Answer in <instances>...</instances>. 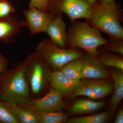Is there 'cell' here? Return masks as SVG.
<instances>
[{"label":"cell","instance_id":"19","mask_svg":"<svg viewBox=\"0 0 123 123\" xmlns=\"http://www.w3.org/2000/svg\"><path fill=\"white\" fill-rule=\"evenodd\" d=\"M61 70L66 76L72 79L80 80L82 78V64L80 59L69 62L64 65Z\"/></svg>","mask_w":123,"mask_h":123},{"label":"cell","instance_id":"12","mask_svg":"<svg viewBox=\"0 0 123 123\" xmlns=\"http://www.w3.org/2000/svg\"><path fill=\"white\" fill-rule=\"evenodd\" d=\"M66 26L62 18V14L55 15L45 31L51 41L61 48L66 49Z\"/></svg>","mask_w":123,"mask_h":123},{"label":"cell","instance_id":"21","mask_svg":"<svg viewBox=\"0 0 123 123\" xmlns=\"http://www.w3.org/2000/svg\"><path fill=\"white\" fill-rule=\"evenodd\" d=\"M0 123H19L6 102L0 99Z\"/></svg>","mask_w":123,"mask_h":123},{"label":"cell","instance_id":"1","mask_svg":"<svg viewBox=\"0 0 123 123\" xmlns=\"http://www.w3.org/2000/svg\"><path fill=\"white\" fill-rule=\"evenodd\" d=\"M92 7L91 17L86 21L109 37L123 40V29L120 23L123 22V10L120 4L115 1L104 4L97 0Z\"/></svg>","mask_w":123,"mask_h":123},{"label":"cell","instance_id":"23","mask_svg":"<svg viewBox=\"0 0 123 123\" xmlns=\"http://www.w3.org/2000/svg\"><path fill=\"white\" fill-rule=\"evenodd\" d=\"M15 12L12 3L7 0H0V18H3Z\"/></svg>","mask_w":123,"mask_h":123},{"label":"cell","instance_id":"28","mask_svg":"<svg viewBox=\"0 0 123 123\" xmlns=\"http://www.w3.org/2000/svg\"><path fill=\"white\" fill-rule=\"evenodd\" d=\"M89 4L92 6L97 1V0H85Z\"/></svg>","mask_w":123,"mask_h":123},{"label":"cell","instance_id":"27","mask_svg":"<svg viewBox=\"0 0 123 123\" xmlns=\"http://www.w3.org/2000/svg\"><path fill=\"white\" fill-rule=\"evenodd\" d=\"M99 2L104 4H109L115 2V0H97Z\"/></svg>","mask_w":123,"mask_h":123},{"label":"cell","instance_id":"14","mask_svg":"<svg viewBox=\"0 0 123 123\" xmlns=\"http://www.w3.org/2000/svg\"><path fill=\"white\" fill-rule=\"evenodd\" d=\"M111 76L114 83V94L110 102L111 111L113 114L123 98V70H113Z\"/></svg>","mask_w":123,"mask_h":123},{"label":"cell","instance_id":"5","mask_svg":"<svg viewBox=\"0 0 123 123\" xmlns=\"http://www.w3.org/2000/svg\"><path fill=\"white\" fill-rule=\"evenodd\" d=\"M38 52L53 71L60 70L73 60L80 59L82 53L76 49L61 48L49 38L43 39L36 48Z\"/></svg>","mask_w":123,"mask_h":123},{"label":"cell","instance_id":"22","mask_svg":"<svg viewBox=\"0 0 123 123\" xmlns=\"http://www.w3.org/2000/svg\"><path fill=\"white\" fill-rule=\"evenodd\" d=\"M103 46L104 51L123 55V40L109 37L107 39L106 43Z\"/></svg>","mask_w":123,"mask_h":123},{"label":"cell","instance_id":"3","mask_svg":"<svg viewBox=\"0 0 123 123\" xmlns=\"http://www.w3.org/2000/svg\"><path fill=\"white\" fill-rule=\"evenodd\" d=\"M67 31L66 47L68 49L80 48L87 53L98 56V48L107 43L101 32L86 21L75 20Z\"/></svg>","mask_w":123,"mask_h":123},{"label":"cell","instance_id":"20","mask_svg":"<svg viewBox=\"0 0 123 123\" xmlns=\"http://www.w3.org/2000/svg\"><path fill=\"white\" fill-rule=\"evenodd\" d=\"M98 52L99 54L97 56L106 67H114L123 70V57L105 51L103 50L101 52Z\"/></svg>","mask_w":123,"mask_h":123},{"label":"cell","instance_id":"16","mask_svg":"<svg viewBox=\"0 0 123 123\" xmlns=\"http://www.w3.org/2000/svg\"><path fill=\"white\" fill-rule=\"evenodd\" d=\"M39 123H66L68 117L62 111H31Z\"/></svg>","mask_w":123,"mask_h":123},{"label":"cell","instance_id":"25","mask_svg":"<svg viewBox=\"0 0 123 123\" xmlns=\"http://www.w3.org/2000/svg\"><path fill=\"white\" fill-rule=\"evenodd\" d=\"M9 62L8 59L0 53V74L8 69Z\"/></svg>","mask_w":123,"mask_h":123},{"label":"cell","instance_id":"24","mask_svg":"<svg viewBox=\"0 0 123 123\" xmlns=\"http://www.w3.org/2000/svg\"><path fill=\"white\" fill-rule=\"evenodd\" d=\"M50 1V0H30L29 9L34 8L40 11L48 12Z\"/></svg>","mask_w":123,"mask_h":123},{"label":"cell","instance_id":"6","mask_svg":"<svg viewBox=\"0 0 123 123\" xmlns=\"http://www.w3.org/2000/svg\"><path fill=\"white\" fill-rule=\"evenodd\" d=\"M48 12L55 15L64 13L71 22L81 18L89 19L92 7L85 0H50Z\"/></svg>","mask_w":123,"mask_h":123},{"label":"cell","instance_id":"2","mask_svg":"<svg viewBox=\"0 0 123 123\" xmlns=\"http://www.w3.org/2000/svg\"><path fill=\"white\" fill-rule=\"evenodd\" d=\"M30 90L23 62L0 74V99L18 104L31 99Z\"/></svg>","mask_w":123,"mask_h":123},{"label":"cell","instance_id":"7","mask_svg":"<svg viewBox=\"0 0 123 123\" xmlns=\"http://www.w3.org/2000/svg\"><path fill=\"white\" fill-rule=\"evenodd\" d=\"M63 95L51 88L44 96L33 98L18 104L20 107L34 111H62L66 106Z\"/></svg>","mask_w":123,"mask_h":123},{"label":"cell","instance_id":"9","mask_svg":"<svg viewBox=\"0 0 123 123\" xmlns=\"http://www.w3.org/2000/svg\"><path fill=\"white\" fill-rule=\"evenodd\" d=\"M25 20L20 21L23 27L29 28L31 35L45 32L47 27L55 17L54 14L47 12L40 11L36 8L22 11Z\"/></svg>","mask_w":123,"mask_h":123},{"label":"cell","instance_id":"18","mask_svg":"<svg viewBox=\"0 0 123 123\" xmlns=\"http://www.w3.org/2000/svg\"><path fill=\"white\" fill-rule=\"evenodd\" d=\"M111 111L68 119V123H104L108 121L111 116Z\"/></svg>","mask_w":123,"mask_h":123},{"label":"cell","instance_id":"8","mask_svg":"<svg viewBox=\"0 0 123 123\" xmlns=\"http://www.w3.org/2000/svg\"><path fill=\"white\" fill-rule=\"evenodd\" d=\"M113 86L110 82L102 79H87L81 81L72 98L87 97L92 99H101L112 92Z\"/></svg>","mask_w":123,"mask_h":123},{"label":"cell","instance_id":"26","mask_svg":"<svg viewBox=\"0 0 123 123\" xmlns=\"http://www.w3.org/2000/svg\"><path fill=\"white\" fill-rule=\"evenodd\" d=\"M114 123H123V108H121L118 111L115 119Z\"/></svg>","mask_w":123,"mask_h":123},{"label":"cell","instance_id":"10","mask_svg":"<svg viewBox=\"0 0 123 123\" xmlns=\"http://www.w3.org/2000/svg\"><path fill=\"white\" fill-rule=\"evenodd\" d=\"M80 59L82 64V78L102 79L109 76L106 66L97 56L86 52L82 54Z\"/></svg>","mask_w":123,"mask_h":123},{"label":"cell","instance_id":"15","mask_svg":"<svg viewBox=\"0 0 123 123\" xmlns=\"http://www.w3.org/2000/svg\"><path fill=\"white\" fill-rule=\"evenodd\" d=\"M105 102H96L87 99H80L74 104L70 107V112L75 114H83L94 112L102 107Z\"/></svg>","mask_w":123,"mask_h":123},{"label":"cell","instance_id":"17","mask_svg":"<svg viewBox=\"0 0 123 123\" xmlns=\"http://www.w3.org/2000/svg\"><path fill=\"white\" fill-rule=\"evenodd\" d=\"M6 103L19 123H39L36 117L30 110L20 107L16 104Z\"/></svg>","mask_w":123,"mask_h":123},{"label":"cell","instance_id":"4","mask_svg":"<svg viewBox=\"0 0 123 123\" xmlns=\"http://www.w3.org/2000/svg\"><path fill=\"white\" fill-rule=\"evenodd\" d=\"M24 73L34 98H40L44 91L51 72L48 65L37 52L29 55L23 61Z\"/></svg>","mask_w":123,"mask_h":123},{"label":"cell","instance_id":"13","mask_svg":"<svg viewBox=\"0 0 123 123\" xmlns=\"http://www.w3.org/2000/svg\"><path fill=\"white\" fill-rule=\"evenodd\" d=\"M22 27L20 21L12 14L0 18V42L4 43L11 42Z\"/></svg>","mask_w":123,"mask_h":123},{"label":"cell","instance_id":"11","mask_svg":"<svg viewBox=\"0 0 123 123\" xmlns=\"http://www.w3.org/2000/svg\"><path fill=\"white\" fill-rule=\"evenodd\" d=\"M81 80L72 79L61 70L53 71L49 77L51 88L57 91L63 95H68L74 92Z\"/></svg>","mask_w":123,"mask_h":123}]
</instances>
